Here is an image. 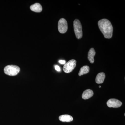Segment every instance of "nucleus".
Listing matches in <instances>:
<instances>
[{
	"instance_id": "11",
	"label": "nucleus",
	"mask_w": 125,
	"mask_h": 125,
	"mask_svg": "<svg viewBox=\"0 0 125 125\" xmlns=\"http://www.w3.org/2000/svg\"><path fill=\"white\" fill-rule=\"evenodd\" d=\"M59 120L63 122H70L73 121V118L71 116L67 114H65L60 116L59 117Z\"/></svg>"
},
{
	"instance_id": "7",
	"label": "nucleus",
	"mask_w": 125,
	"mask_h": 125,
	"mask_svg": "<svg viewBox=\"0 0 125 125\" xmlns=\"http://www.w3.org/2000/svg\"><path fill=\"white\" fill-rule=\"evenodd\" d=\"M94 93L93 90L90 89L86 90L83 92L82 98L84 99H88L93 96Z\"/></svg>"
},
{
	"instance_id": "4",
	"label": "nucleus",
	"mask_w": 125,
	"mask_h": 125,
	"mask_svg": "<svg viewBox=\"0 0 125 125\" xmlns=\"http://www.w3.org/2000/svg\"><path fill=\"white\" fill-rule=\"evenodd\" d=\"M76 61L75 60L73 59L70 60L65 64L63 67V70L67 73L71 72L76 67Z\"/></svg>"
},
{
	"instance_id": "6",
	"label": "nucleus",
	"mask_w": 125,
	"mask_h": 125,
	"mask_svg": "<svg viewBox=\"0 0 125 125\" xmlns=\"http://www.w3.org/2000/svg\"><path fill=\"white\" fill-rule=\"evenodd\" d=\"M108 106L110 108H118L122 105V103L120 101L116 99H111L107 102Z\"/></svg>"
},
{
	"instance_id": "1",
	"label": "nucleus",
	"mask_w": 125,
	"mask_h": 125,
	"mask_svg": "<svg viewBox=\"0 0 125 125\" xmlns=\"http://www.w3.org/2000/svg\"><path fill=\"white\" fill-rule=\"evenodd\" d=\"M98 25L105 38H111L113 35V27L109 20L105 19H101L98 21Z\"/></svg>"
},
{
	"instance_id": "5",
	"label": "nucleus",
	"mask_w": 125,
	"mask_h": 125,
	"mask_svg": "<svg viewBox=\"0 0 125 125\" xmlns=\"http://www.w3.org/2000/svg\"><path fill=\"white\" fill-rule=\"evenodd\" d=\"M58 30L61 33H65L67 32L68 25L67 21L64 18H61L58 21Z\"/></svg>"
},
{
	"instance_id": "15",
	"label": "nucleus",
	"mask_w": 125,
	"mask_h": 125,
	"mask_svg": "<svg viewBox=\"0 0 125 125\" xmlns=\"http://www.w3.org/2000/svg\"><path fill=\"white\" fill-rule=\"evenodd\" d=\"M101 86H99V88H101Z\"/></svg>"
},
{
	"instance_id": "9",
	"label": "nucleus",
	"mask_w": 125,
	"mask_h": 125,
	"mask_svg": "<svg viewBox=\"0 0 125 125\" xmlns=\"http://www.w3.org/2000/svg\"><path fill=\"white\" fill-rule=\"evenodd\" d=\"M96 55V52L94 48H91L90 49L88 53V59L90 63L93 64L94 62V56Z\"/></svg>"
},
{
	"instance_id": "3",
	"label": "nucleus",
	"mask_w": 125,
	"mask_h": 125,
	"mask_svg": "<svg viewBox=\"0 0 125 125\" xmlns=\"http://www.w3.org/2000/svg\"><path fill=\"white\" fill-rule=\"evenodd\" d=\"M73 26L74 31L76 38L78 39L81 38L83 37L82 27L80 22L79 20H75L74 21Z\"/></svg>"
},
{
	"instance_id": "14",
	"label": "nucleus",
	"mask_w": 125,
	"mask_h": 125,
	"mask_svg": "<svg viewBox=\"0 0 125 125\" xmlns=\"http://www.w3.org/2000/svg\"><path fill=\"white\" fill-rule=\"evenodd\" d=\"M55 69L57 71H61V69L60 67L58 65H55Z\"/></svg>"
},
{
	"instance_id": "12",
	"label": "nucleus",
	"mask_w": 125,
	"mask_h": 125,
	"mask_svg": "<svg viewBox=\"0 0 125 125\" xmlns=\"http://www.w3.org/2000/svg\"><path fill=\"white\" fill-rule=\"evenodd\" d=\"M89 66H83L81 68L79 72V76H81L88 73L89 72Z\"/></svg>"
},
{
	"instance_id": "13",
	"label": "nucleus",
	"mask_w": 125,
	"mask_h": 125,
	"mask_svg": "<svg viewBox=\"0 0 125 125\" xmlns=\"http://www.w3.org/2000/svg\"><path fill=\"white\" fill-rule=\"evenodd\" d=\"M59 63L60 64H65L66 63V62L65 61V60H60L59 61Z\"/></svg>"
},
{
	"instance_id": "2",
	"label": "nucleus",
	"mask_w": 125,
	"mask_h": 125,
	"mask_svg": "<svg viewBox=\"0 0 125 125\" xmlns=\"http://www.w3.org/2000/svg\"><path fill=\"white\" fill-rule=\"evenodd\" d=\"M20 71V67L14 65H7L4 69L5 73L9 76H15L18 74Z\"/></svg>"
},
{
	"instance_id": "10",
	"label": "nucleus",
	"mask_w": 125,
	"mask_h": 125,
	"mask_svg": "<svg viewBox=\"0 0 125 125\" xmlns=\"http://www.w3.org/2000/svg\"><path fill=\"white\" fill-rule=\"evenodd\" d=\"M105 74L104 72H101L98 74L96 78V83L98 84L102 83L105 78Z\"/></svg>"
},
{
	"instance_id": "8",
	"label": "nucleus",
	"mask_w": 125,
	"mask_h": 125,
	"mask_svg": "<svg viewBox=\"0 0 125 125\" xmlns=\"http://www.w3.org/2000/svg\"><path fill=\"white\" fill-rule=\"evenodd\" d=\"M30 9L32 11L36 13H40L42 10V6L40 4L38 3H35L32 5L30 6Z\"/></svg>"
}]
</instances>
